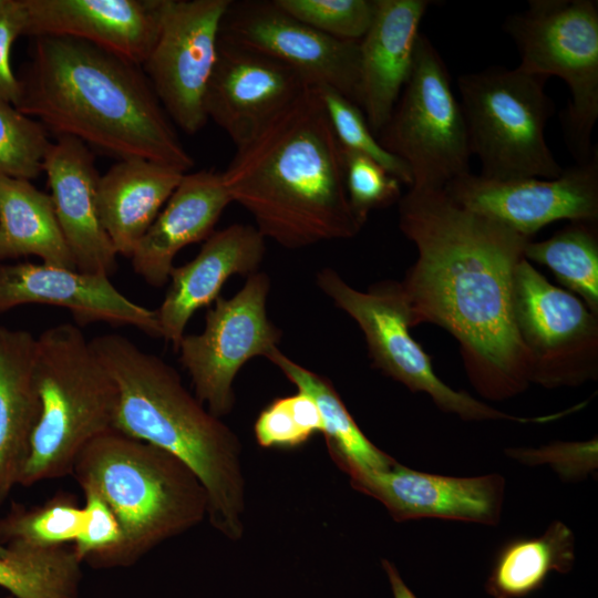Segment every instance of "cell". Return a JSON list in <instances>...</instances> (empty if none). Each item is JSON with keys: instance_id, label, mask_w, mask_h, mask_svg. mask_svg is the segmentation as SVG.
<instances>
[{"instance_id": "obj_35", "label": "cell", "mask_w": 598, "mask_h": 598, "mask_svg": "<svg viewBox=\"0 0 598 598\" xmlns=\"http://www.w3.org/2000/svg\"><path fill=\"white\" fill-rule=\"evenodd\" d=\"M341 150L348 198L355 215L365 224L371 212L400 200L402 184L370 157Z\"/></svg>"}, {"instance_id": "obj_31", "label": "cell", "mask_w": 598, "mask_h": 598, "mask_svg": "<svg viewBox=\"0 0 598 598\" xmlns=\"http://www.w3.org/2000/svg\"><path fill=\"white\" fill-rule=\"evenodd\" d=\"M316 90L341 148L370 157L401 184L411 187L412 175L409 166L380 144L361 107L332 87L318 86Z\"/></svg>"}, {"instance_id": "obj_15", "label": "cell", "mask_w": 598, "mask_h": 598, "mask_svg": "<svg viewBox=\"0 0 598 598\" xmlns=\"http://www.w3.org/2000/svg\"><path fill=\"white\" fill-rule=\"evenodd\" d=\"M444 190L463 207L532 238L557 220H598V152L556 178L496 179L470 172Z\"/></svg>"}, {"instance_id": "obj_2", "label": "cell", "mask_w": 598, "mask_h": 598, "mask_svg": "<svg viewBox=\"0 0 598 598\" xmlns=\"http://www.w3.org/2000/svg\"><path fill=\"white\" fill-rule=\"evenodd\" d=\"M16 107L56 136L117 161L143 158L188 173L182 144L141 65L89 42L32 38Z\"/></svg>"}, {"instance_id": "obj_12", "label": "cell", "mask_w": 598, "mask_h": 598, "mask_svg": "<svg viewBox=\"0 0 598 598\" xmlns=\"http://www.w3.org/2000/svg\"><path fill=\"white\" fill-rule=\"evenodd\" d=\"M269 290L267 274L248 276L235 296H219L207 309L203 332L185 334L176 349L195 396L217 417L234 408L233 383L241 367L278 348L282 333L267 315Z\"/></svg>"}, {"instance_id": "obj_39", "label": "cell", "mask_w": 598, "mask_h": 598, "mask_svg": "<svg viewBox=\"0 0 598 598\" xmlns=\"http://www.w3.org/2000/svg\"><path fill=\"white\" fill-rule=\"evenodd\" d=\"M25 12L22 0H13L12 6L0 16V99L17 105L20 83L10 62L11 49L16 40L23 35Z\"/></svg>"}, {"instance_id": "obj_9", "label": "cell", "mask_w": 598, "mask_h": 598, "mask_svg": "<svg viewBox=\"0 0 598 598\" xmlns=\"http://www.w3.org/2000/svg\"><path fill=\"white\" fill-rule=\"evenodd\" d=\"M316 282L337 308L357 322L372 365L412 392L426 393L443 412L465 421L507 420L525 424L554 420L553 414L512 415L444 383L435 374L429 354L410 333V311L400 281L382 280L360 291L326 267L317 272Z\"/></svg>"}, {"instance_id": "obj_16", "label": "cell", "mask_w": 598, "mask_h": 598, "mask_svg": "<svg viewBox=\"0 0 598 598\" xmlns=\"http://www.w3.org/2000/svg\"><path fill=\"white\" fill-rule=\"evenodd\" d=\"M308 87L305 79L286 64L219 35L205 113L239 147Z\"/></svg>"}, {"instance_id": "obj_4", "label": "cell", "mask_w": 598, "mask_h": 598, "mask_svg": "<svg viewBox=\"0 0 598 598\" xmlns=\"http://www.w3.org/2000/svg\"><path fill=\"white\" fill-rule=\"evenodd\" d=\"M90 342L117 388L113 429L187 465L206 491L209 523L226 538L239 540L245 532L246 478L238 435L162 358L117 333Z\"/></svg>"}, {"instance_id": "obj_22", "label": "cell", "mask_w": 598, "mask_h": 598, "mask_svg": "<svg viewBox=\"0 0 598 598\" xmlns=\"http://www.w3.org/2000/svg\"><path fill=\"white\" fill-rule=\"evenodd\" d=\"M427 0H375L370 28L359 41L360 107L375 136L390 118L411 74Z\"/></svg>"}, {"instance_id": "obj_30", "label": "cell", "mask_w": 598, "mask_h": 598, "mask_svg": "<svg viewBox=\"0 0 598 598\" xmlns=\"http://www.w3.org/2000/svg\"><path fill=\"white\" fill-rule=\"evenodd\" d=\"M0 557V587L17 598H78L81 561L64 546L35 548L10 543Z\"/></svg>"}, {"instance_id": "obj_26", "label": "cell", "mask_w": 598, "mask_h": 598, "mask_svg": "<svg viewBox=\"0 0 598 598\" xmlns=\"http://www.w3.org/2000/svg\"><path fill=\"white\" fill-rule=\"evenodd\" d=\"M24 256L76 269L51 195L31 181L0 175V260Z\"/></svg>"}, {"instance_id": "obj_3", "label": "cell", "mask_w": 598, "mask_h": 598, "mask_svg": "<svg viewBox=\"0 0 598 598\" xmlns=\"http://www.w3.org/2000/svg\"><path fill=\"white\" fill-rule=\"evenodd\" d=\"M236 148L223 182L265 239L298 249L353 238L364 226L350 205L342 150L316 87Z\"/></svg>"}, {"instance_id": "obj_19", "label": "cell", "mask_w": 598, "mask_h": 598, "mask_svg": "<svg viewBox=\"0 0 598 598\" xmlns=\"http://www.w3.org/2000/svg\"><path fill=\"white\" fill-rule=\"evenodd\" d=\"M23 35L79 39L141 65L158 32L162 0H22Z\"/></svg>"}, {"instance_id": "obj_11", "label": "cell", "mask_w": 598, "mask_h": 598, "mask_svg": "<svg viewBox=\"0 0 598 598\" xmlns=\"http://www.w3.org/2000/svg\"><path fill=\"white\" fill-rule=\"evenodd\" d=\"M513 317L530 384L579 386L598 378V313L523 258L513 281Z\"/></svg>"}, {"instance_id": "obj_17", "label": "cell", "mask_w": 598, "mask_h": 598, "mask_svg": "<svg viewBox=\"0 0 598 598\" xmlns=\"http://www.w3.org/2000/svg\"><path fill=\"white\" fill-rule=\"evenodd\" d=\"M351 486L379 501L395 522L442 518L484 525L501 519L505 478L501 474L456 477L400 464L348 473Z\"/></svg>"}, {"instance_id": "obj_1", "label": "cell", "mask_w": 598, "mask_h": 598, "mask_svg": "<svg viewBox=\"0 0 598 598\" xmlns=\"http://www.w3.org/2000/svg\"><path fill=\"white\" fill-rule=\"evenodd\" d=\"M399 228L417 250L401 280L411 328L433 323L458 343L468 380L503 401L530 384L513 317L516 267L532 239L454 202L444 189L410 188Z\"/></svg>"}, {"instance_id": "obj_34", "label": "cell", "mask_w": 598, "mask_h": 598, "mask_svg": "<svg viewBox=\"0 0 598 598\" xmlns=\"http://www.w3.org/2000/svg\"><path fill=\"white\" fill-rule=\"evenodd\" d=\"M311 28L337 39L359 42L370 28L375 0H274Z\"/></svg>"}, {"instance_id": "obj_6", "label": "cell", "mask_w": 598, "mask_h": 598, "mask_svg": "<svg viewBox=\"0 0 598 598\" xmlns=\"http://www.w3.org/2000/svg\"><path fill=\"white\" fill-rule=\"evenodd\" d=\"M41 411L20 484L72 474L81 451L113 429L117 388L78 324L60 323L38 338L34 362Z\"/></svg>"}, {"instance_id": "obj_13", "label": "cell", "mask_w": 598, "mask_h": 598, "mask_svg": "<svg viewBox=\"0 0 598 598\" xmlns=\"http://www.w3.org/2000/svg\"><path fill=\"white\" fill-rule=\"evenodd\" d=\"M230 0H162L156 40L141 68L164 111L187 134L208 121L205 94Z\"/></svg>"}, {"instance_id": "obj_29", "label": "cell", "mask_w": 598, "mask_h": 598, "mask_svg": "<svg viewBox=\"0 0 598 598\" xmlns=\"http://www.w3.org/2000/svg\"><path fill=\"white\" fill-rule=\"evenodd\" d=\"M524 258L547 267L569 292L598 313V220L569 221L547 239H529Z\"/></svg>"}, {"instance_id": "obj_38", "label": "cell", "mask_w": 598, "mask_h": 598, "mask_svg": "<svg viewBox=\"0 0 598 598\" xmlns=\"http://www.w3.org/2000/svg\"><path fill=\"white\" fill-rule=\"evenodd\" d=\"M254 433L257 443L262 447L292 448L310 439L300 427L288 396L274 400L260 412Z\"/></svg>"}, {"instance_id": "obj_24", "label": "cell", "mask_w": 598, "mask_h": 598, "mask_svg": "<svg viewBox=\"0 0 598 598\" xmlns=\"http://www.w3.org/2000/svg\"><path fill=\"white\" fill-rule=\"evenodd\" d=\"M185 173L148 159L117 161L100 175V221L117 255L131 258Z\"/></svg>"}, {"instance_id": "obj_8", "label": "cell", "mask_w": 598, "mask_h": 598, "mask_svg": "<svg viewBox=\"0 0 598 598\" xmlns=\"http://www.w3.org/2000/svg\"><path fill=\"white\" fill-rule=\"evenodd\" d=\"M504 30L518 49L519 69L568 85L565 135L578 162L587 161L597 148L591 134L598 120V2L530 0L506 19Z\"/></svg>"}, {"instance_id": "obj_41", "label": "cell", "mask_w": 598, "mask_h": 598, "mask_svg": "<svg viewBox=\"0 0 598 598\" xmlns=\"http://www.w3.org/2000/svg\"><path fill=\"white\" fill-rule=\"evenodd\" d=\"M13 0H0V16H2L12 6Z\"/></svg>"}, {"instance_id": "obj_23", "label": "cell", "mask_w": 598, "mask_h": 598, "mask_svg": "<svg viewBox=\"0 0 598 598\" xmlns=\"http://www.w3.org/2000/svg\"><path fill=\"white\" fill-rule=\"evenodd\" d=\"M230 203L221 173H185L136 245L131 257L134 271L153 287L164 286L178 251L206 240Z\"/></svg>"}, {"instance_id": "obj_14", "label": "cell", "mask_w": 598, "mask_h": 598, "mask_svg": "<svg viewBox=\"0 0 598 598\" xmlns=\"http://www.w3.org/2000/svg\"><path fill=\"white\" fill-rule=\"evenodd\" d=\"M219 35L286 64L309 86L332 87L360 106L359 42L327 35L274 0H230Z\"/></svg>"}, {"instance_id": "obj_20", "label": "cell", "mask_w": 598, "mask_h": 598, "mask_svg": "<svg viewBox=\"0 0 598 598\" xmlns=\"http://www.w3.org/2000/svg\"><path fill=\"white\" fill-rule=\"evenodd\" d=\"M56 219L76 270L111 276L116 257L99 217L95 157L81 141L56 136L43 162Z\"/></svg>"}, {"instance_id": "obj_27", "label": "cell", "mask_w": 598, "mask_h": 598, "mask_svg": "<svg viewBox=\"0 0 598 598\" xmlns=\"http://www.w3.org/2000/svg\"><path fill=\"white\" fill-rule=\"evenodd\" d=\"M266 358L272 362L298 391L309 394L316 402L321 419L322 434L328 452L344 473L380 471L396 461L377 447L358 426L333 384L285 355L278 348Z\"/></svg>"}, {"instance_id": "obj_37", "label": "cell", "mask_w": 598, "mask_h": 598, "mask_svg": "<svg viewBox=\"0 0 598 598\" xmlns=\"http://www.w3.org/2000/svg\"><path fill=\"white\" fill-rule=\"evenodd\" d=\"M504 453L515 461L536 466L549 465L565 482L586 480L598 468V440L554 442L537 448L513 447Z\"/></svg>"}, {"instance_id": "obj_10", "label": "cell", "mask_w": 598, "mask_h": 598, "mask_svg": "<svg viewBox=\"0 0 598 598\" xmlns=\"http://www.w3.org/2000/svg\"><path fill=\"white\" fill-rule=\"evenodd\" d=\"M380 144L410 168L415 189H444L470 173L472 157L464 114L441 54L420 33L411 74Z\"/></svg>"}, {"instance_id": "obj_28", "label": "cell", "mask_w": 598, "mask_h": 598, "mask_svg": "<svg viewBox=\"0 0 598 598\" xmlns=\"http://www.w3.org/2000/svg\"><path fill=\"white\" fill-rule=\"evenodd\" d=\"M576 539L563 522L534 537L506 542L496 553L485 582L492 598H525L545 585L550 573L568 574L576 560Z\"/></svg>"}, {"instance_id": "obj_40", "label": "cell", "mask_w": 598, "mask_h": 598, "mask_svg": "<svg viewBox=\"0 0 598 598\" xmlns=\"http://www.w3.org/2000/svg\"><path fill=\"white\" fill-rule=\"evenodd\" d=\"M381 565L389 580L393 598H417L405 584L399 569L392 561L382 559Z\"/></svg>"}, {"instance_id": "obj_7", "label": "cell", "mask_w": 598, "mask_h": 598, "mask_svg": "<svg viewBox=\"0 0 598 598\" xmlns=\"http://www.w3.org/2000/svg\"><path fill=\"white\" fill-rule=\"evenodd\" d=\"M547 79L518 66H491L457 78L470 151L481 175L496 179L556 178L564 168L546 138L554 104Z\"/></svg>"}, {"instance_id": "obj_36", "label": "cell", "mask_w": 598, "mask_h": 598, "mask_svg": "<svg viewBox=\"0 0 598 598\" xmlns=\"http://www.w3.org/2000/svg\"><path fill=\"white\" fill-rule=\"evenodd\" d=\"M83 523L73 542L78 559L93 566L113 567L115 556L123 542L121 525L101 496L90 488H83Z\"/></svg>"}, {"instance_id": "obj_42", "label": "cell", "mask_w": 598, "mask_h": 598, "mask_svg": "<svg viewBox=\"0 0 598 598\" xmlns=\"http://www.w3.org/2000/svg\"><path fill=\"white\" fill-rule=\"evenodd\" d=\"M7 546H3L0 542V557L7 554Z\"/></svg>"}, {"instance_id": "obj_33", "label": "cell", "mask_w": 598, "mask_h": 598, "mask_svg": "<svg viewBox=\"0 0 598 598\" xmlns=\"http://www.w3.org/2000/svg\"><path fill=\"white\" fill-rule=\"evenodd\" d=\"M83 508L70 494H56L43 505L10 517L2 527L10 543L35 548L73 543L83 523Z\"/></svg>"}, {"instance_id": "obj_18", "label": "cell", "mask_w": 598, "mask_h": 598, "mask_svg": "<svg viewBox=\"0 0 598 598\" xmlns=\"http://www.w3.org/2000/svg\"><path fill=\"white\" fill-rule=\"evenodd\" d=\"M25 303L68 309L79 327L102 321L161 337L156 310L128 299L109 276L43 262H0V312Z\"/></svg>"}, {"instance_id": "obj_32", "label": "cell", "mask_w": 598, "mask_h": 598, "mask_svg": "<svg viewBox=\"0 0 598 598\" xmlns=\"http://www.w3.org/2000/svg\"><path fill=\"white\" fill-rule=\"evenodd\" d=\"M51 143L43 124L0 99V175L37 178Z\"/></svg>"}, {"instance_id": "obj_25", "label": "cell", "mask_w": 598, "mask_h": 598, "mask_svg": "<svg viewBox=\"0 0 598 598\" xmlns=\"http://www.w3.org/2000/svg\"><path fill=\"white\" fill-rule=\"evenodd\" d=\"M35 346L29 331L0 327V505L20 484L40 416Z\"/></svg>"}, {"instance_id": "obj_5", "label": "cell", "mask_w": 598, "mask_h": 598, "mask_svg": "<svg viewBox=\"0 0 598 598\" xmlns=\"http://www.w3.org/2000/svg\"><path fill=\"white\" fill-rule=\"evenodd\" d=\"M72 475L96 492L123 533L113 567H126L162 542L199 524L208 511L205 488L174 455L114 429L79 454Z\"/></svg>"}, {"instance_id": "obj_21", "label": "cell", "mask_w": 598, "mask_h": 598, "mask_svg": "<svg viewBox=\"0 0 598 598\" xmlns=\"http://www.w3.org/2000/svg\"><path fill=\"white\" fill-rule=\"evenodd\" d=\"M265 254V238L255 226L233 224L215 230L194 259L173 267L156 310L161 337L176 351L194 313L215 302L230 276L257 272Z\"/></svg>"}]
</instances>
